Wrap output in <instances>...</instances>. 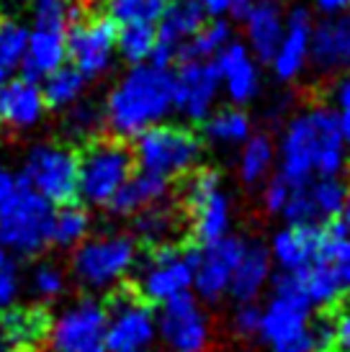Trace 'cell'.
Returning <instances> with one entry per match:
<instances>
[{"mask_svg": "<svg viewBox=\"0 0 350 352\" xmlns=\"http://www.w3.org/2000/svg\"><path fill=\"white\" fill-rule=\"evenodd\" d=\"M276 160L281 165L278 175L291 186H302L317 177H340L348 162V147L338 111L311 106L289 118Z\"/></svg>", "mask_w": 350, "mask_h": 352, "instance_id": "obj_1", "label": "cell"}, {"mask_svg": "<svg viewBox=\"0 0 350 352\" xmlns=\"http://www.w3.org/2000/svg\"><path fill=\"white\" fill-rule=\"evenodd\" d=\"M173 113V72L152 62L129 67L108 90L103 103V121L114 137H142L150 129L165 124Z\"/></svg>", "mask_w": 350, "mask_h": 352, "instance_id": "obj_2", "label": "cell"}, {"mask_svg": "<svg viewBox=\"0 0 350 352\" xmlns=\"http://www.w3.org/2000/svg\"><path fill=\"white\" fill-rule=\"evenodd\" d=\"M258 337L271 352H330L332 322L314 319L296 275L281 273L268 306L260 309Z\"/></svg>", "mask_w": 350, "mask_h": 352, "instance_id": "obj_3", "label": "cell"}, {"mask_svg": "<svg viewBox=\"0 0 350 352\" xmlns=\"http://www.w3.org/2000/svg\"><path fill=\"white\" fill-rule=\"evenodd\" d=\"M139 263V245L134 236L121 232L88 236L83 245L72 250L70 273L83 291L103 294L124 283L136 270Z\"/></svg>", "mask_w": 350, "mask_h": 352, "instance_id": "obj_4", "label": "cell"}, {"mask_svg": "<svg viewBox=\"0 0 350 352\" xmlns=\"http://www.w3.org/2000/svg\"><path fill=\"white\" fill-rule=\"evenodd\" d=\"M132 175V147L116 137H96L78 155V196L83 198L85 208H108Z\"/></svg>", "mask_w": 350, "mask_h": 352, "instance_id": "obj_5", "label": "cell"}, {"mask_svg": "<svg viewBox=\"0 0 350 352\" xmlns=\"http://www.w3.org/2000/svg\"><path fill=\"white\" fill-rule=\"evenodd\" d=\"M54 206L26 186H16L0 201V250L19 257H37L49 247Z\"/></svg>", "mask_w": 350, "mask_h": 352, "instance_id": "obj_6", "label": "cell"}, {"mask_svg": "<svg viewBox=\"0 0 350 352\" xmlns=\"http://www.w3.org/2000/svg\"><path fill=\"white\" fill-rule=\"evenodd\" d=\"M296 280L311 309H332L350 294V234L345 226L330 224L322 229L317 254Z\"/></svg>", "mask_w": 350, "mask_h": 352, "instance_id": "obj_7", "label": "cell"}, {"mask_svg": "<svg viewBox=\"0 0 350 352\" xmlns=\"http://www.w3.org/2000/svg\"><path fill=\"white\" fill-rule=\"evenodd\" d=\"M204 144L191 129L178 124H160L134 139V165L139 173H150L163 180L191 175L201 162Z\"/></svg>", "mask_w": 350, "mask_h": 352, "instance_id": "obj_8", "label": "cell"}, {"mask_svg": "<svg viewBox=\"0 0 350 352\" xmlns=\"http://www.w3.org/2000/svg\"><path fill=\"white\" fill-rule=\"evenodd\" d=\"M19 183L49 206H68L78 196V152L62 142H41L26 152Z\"/></svg>", "mask_w": 350, "mask_h": 352, "instance_id": "obj_9", "label": "cell"}, {"mask_svg": "<svg viewBox=\"0 0 350 352\" xmlns=\"http://www.w3.org/2000/svg\"><path fill=\"white\" fill-rule=\"evenodd\" d=\"M75 16L78 10L72 6H39L34 10L21 78L44 82L52 72L68 65V31L70 23L78 21Z\"/></svg>", "mask_w": 350, "mask_h": 352, "instance_id": "obj_10", "label": "cell"}, {"mask_svg": "<svg viewBox=\"0 0 350 352\" xmlns=\"http://www.w3.org/2000/svg\"><path fill=\"white\" fill-rule=\"evenodd\" d=\"M194 291V252L178 245L152 247L136 263V296L145 303H165Z\"/></svg>", "mask_w": 350, "mask_h": 352, "instance_id": "obj_11", "label": "cell"}, {"mask_svg": "<svg viewBox=\"0 0 350 352\" xmlns=\"http://www.w3.org/2000/svg\"><path fill=\"white\" fill-rule=\"evenodd\" d=\"M108 311L98 298H78L49 319L44 334L47 352H108Z\"/></svg>", "mask_w": 350, "mask_h": 352, "instance_id": "obj_12", "label": "cell"}, {"mask_svg": "<svg viewBox=\"0 0 350 352\" xmlns=\"http://www.w3.org/2000/svg\"><path fill=\"white\" fill-rule=\"evenodd\" d=\"M155 322L157 340L167 352H209L212 347V316L191 294L160 306Z\"/></svg>", "mask_w": 350, "mask_h": 352, "instance_id": "obj_13", "label": "cell"}, {"mask_svg": "<svg viewBox=\"0 0 350 352\" xmlns=\"http://www.w3.org/2000/svg\"><path fill=\"white\" fill-rule=\"evenodd\" d=\"M116 26L108 16H88L68 31V59L83 78H103L116 59Z\"/></svg>", "mask_w": 350, "mask_h": 352, "instance_id": "obj_14", "label": "cell"}, {"mask_svg": "<svg viewBox=\"0 0 350 352\" xmlns=\"http://www.w3.org/2000/svg\"><path fill=\"white\" fill-rule=\"evenodd\" d=\"M222 80L214 62L183 59L173 72V111L191 124H204L216 111Z\"/></svg>", "mask_w": 350, "mask_h": 352, "instance_id": "obj_15", "label": "cell"}, {"mask_svg": "<svg viewBox=\"0 0 350 352\" xmlns=\"http://www.w3.org/2000/svg\"><path fill=\"white\" fill-rule=\"evenodd\" d=\"M108 352H147L157 340L155 311L136 294H119L106 306Z\"/></svg>", "mask_w": 350, "mask_h": 352, "instance_id": "obj_16", "label": "cell"}, {"mask_svg": "<svg viewBox=\"0 0 350 352\" xmlns=\"http://www.w3.org/2000/svg\"><path fill=\"white\" fill-rule=\"evenodd\" d=\"M350 190L340 177H317L291 188L283 219L294 226H320L342 214Z\"/></svg>", "mask_w": 350, "mask_h": 352, "instance_id": "obj_17", "label": "cell"}, {"mask_svg": "<svg viewBox=\"0 0 350 352\" xmlns=\"http://www.w3.org/2000/svg\"><path fill=\"white\" fill-rule=\"evenodd\" d=\"M245 242L227 236L214 245H204L194 252V291L206 303H216L229 296L234 267L240 263Z\"/></svg>", "mask_w": 350, "mask_h": 352, "instance_id": "obj_18", "label": "cell"}, {"mask_svg": "<svg viewBox=\"0 0 350 352\" xmlns=\"http://www.w3.org/2000/svg\"><path fill=\"white\" fill-rule=\"evenodd\" d=\"M206 13L196 0H170L155 26L157 47L152 54V65L167 67L173 59L183 57L185 47L204 29Z\"/></svg>", "mask_w": 350, "mask_h": 352, "instance_id": "obj_19", "label": "cell"}, {"mask_svg": "<svg viewBox=\"0 0 350 352\" xmlns=\"http://www.w3.org/2000/svg\"><path fill=\"white\" fill-rule=\"evenodd\" d=\"M219 80H222V93L227 96L229 106L243 108L253 103L260 96L262 88V75H260V62L250 54V50L232 41L227 50L214 59Z\"/></svg>", "mask_w": 350, "mask_h": 352, "instance_id": "obj_20", "label": "cell"}, {"mask_svg": "<svg viewBox=\"0 0 350 352\" xmlns=\"http://www.w3.org/2000/svg\"><path fill=\"white\" fill-rule=\"evenodd\" d=\"M309 62L320 75L350 72V16H330L314 23Z\"/></svg>", "mask_w": 350, "mask_h": 352, "instance_id": "obj_21", "label": "cell"}, {"mask_svg": "<svg viewBox=\"0 0 350 352\" xmlns=\"http://www.w3.org/2000/svg\"><path fill=\"white\" fill-rule=\"evenodd\" d=\"M311 16L307 8H294L286 13V29H283L281 44L271 59V69L276 80L294 82L309 65V47H311Z\"/></svg>", "mask_w": 350, "mask_h": 352, "instance_id": "obj_22", "label": "cell"}, {"mask_svg": "<svg viewBox=\"0 0 350 352\" xmlns=\"http://www.w3.org/2000/svg\"><path fill=\"white\" fill-rule=\"evenodd\" d=\"M47 113V103L39 82L16 78L0 85V126L8 131H29L39 126Z\"/></svg>", "mask_w": 350, "mask_h": 352, "instance_id": "obj_23", "label": "cell"}, {"mask_svg": "<svg viewBox=\"0 0 350 352\" xmlns=\"http://www.w3.org/2000/svg\"><path fill=\"white\" fill-rule=\"evenodd\" d=\"M322 239V226H294L286 224L273 234L268 254L271 263L281 267V273L299 275L311 265Z\"/></svg>", "mask_w": 350, "mask_h": 352, "instance_id": "obj_24", "label": "cell"}, {"mask_svg": "<svg viewBox=\"0 0 350 352\" xmlns=\"http://www.w3.org/2000/svg\"><path fill=\"white\" fill-rule=\"evenodd\" d=\"M245 39H247V50L258 62L271 65L273 54L278 50L286 29V10H283L281 0H258L253 13L245 19Z\"/></svg>", "mask_w": 350, "mask_h": 352, "instance_id": "obj_25", "label": "cell"}, {"mask_svg": "<svg viewBox=\"0 0 350 352\" xmlns=\"http://www.w3.org/2000/svg\"><path fill=\"white\" fill-rule=\"evenodd\" d=\"M273 263L268 247L260 242H245L243 257L234 267L229 296L237 303H255L265 294V288L271 283Z\"/></svg>", "mask_w": 350, "mask_h": 352, "instance_id": "obj_26", "label": "cell"}, {"mask_svg": "<svg viewBox=\"0 0 350 352\" xmlns=\"http://www.w3.org/2000/svg\"><path fill=\"white\" fill-rule=\"evenodd\" d=\"M185 208L191 216V232L201 247L232 236V201L224 190H216L201 201H194Z\"/></svg>", "mask_w": 350, "mask_h": 352, "instance_id": "obj_27", "label": "cell"}, {"mask_svg": "<svg viewBox=\"0 0 350 352\" xmlns=\"http://www.w3.org/2000/svg\"><path fill=\"white\" fill-rule=\"evenodd\" d=\"M170 196V183L163 177H155L150 173H134L129 183L116 193V198L108 204V211L114 216H132L142 214L152 206L163 204Z\"/></svg>", "mask_w": 350, "mask_h": 352, "instance_id": "obj_28", "label": "cell"}, {"mask_svg": "<svg viewBox=\"0 0 350 352\" xmlns=\"http://www.w3.org/2000/svg\"><path fill=\"white\" fill-rule=\"evenodd\" d=\"M47 314L41 309H19L13 306L0 319V340L6 347H16L19 352H29L44 342L47 334Z\"/></svg>", "mask_w": 350, "mask_h": 352, "instance_id": "obj_29", "label": "cell"}, {"mask_svg": "<svg viewBox=\"0 0 350 352\" xmlns=\"http://www.w3.org/2000/svg\"><path fill=\"white\" fill-rule=\"evenodd\" d=\"M204 137L212 147L219 149L243 147L245 142L253 137V121L237 106L216 108L204 121Z\"/></svg>", "mask_w": 350, "mask_h": 352, "instance_id": "obj_30", "label": "cell"}, {"mask_svg": "<svg viewBox=\"0 0 350 352\" xmlns=\"http://www.w3.org/2000/svg\"><path fill=\"white\" fill-rule=\"evenodd\" d=\"M276 165V147L268 134H253V137L240 147L237 157V175L247 188L262 186L273 173Z\"/></svg>", "mask_w": 350, "mask_h": 352, "instance_id": "obj_31", "label": "cell"}, {"mask_svg": "<svg viewBox=\"0 0 350 352\" xmlns=\"http://www.w3.org/2000/svg\"><path fill=\"white\" fill-rule=\"evenodd\" d=\"M90 229H93V219H90V211L85 206H59V208H54V216H52L49 245L59 247V250H75L90 236Z\"/></svg>", "mask_w": 350, "mask_h": 352, "instance_id": "obj_32", "label": "cell"}, {"mask_svg": "<svg viewBox=\"0 0 350 352\" xmlns=\"http://www.w3.org/2000/svg\"><path fill=\"white\" fill-rule=\"evenodd\" d=\"M26 41H29V26H23L19 19L10 16L0 19V85L21 75Z\"/></svg>", "mask_w": 350, "mask_h": 352, "instance_id": "obj_33", "label": "cell"}, {"mask_svg": "<svg viewBox=\"0 0 350 352\" xmlns=\"http://www.w3.org/2000/svg\"><path fill=\"white\" fill-rule=\"evenodd\" d=\"M178 226H181V216L175 211V206L167 204V201L134 216L136 239H142V242L152 247L170 245V236L178 232Z\"/></svg>", "mask_w": 350, "mask_h": 352, "instance_id": "obj_34", "label": "cell"}, {"mask_svg": "<svg viewBox=\"0 0 350 352\" xmlns=\"http://www.w3.org/2000/svg\"><path fill=\"white\" fill-rule=\"evenodd\" d=\"M85 88H88V80L75 67L65 65V67H59L57 72H52L44 80L41 96H44L47 108H52V111H68V108H72L75 103L83 100Z\"/></svg>", "mask_w": 350, "mask_h": 352, "instance_id": "obj_35", "label": "cell"}, {"mask_svg": "<svg viewBox=\"0 0 350 352\" xmlns=\"http://www.w3.org/2000/svg\"><path fill=\"white\" fill-rule=\"evenodd\" d=\"M234 29L232 23L224 19H209L204 29L194 36V41L185 47L181 59H201V62H214L229 44H232Z\"/></svg>", "mask_w": 350, "mask_h": 352, "instance_id": "obj_36", "label": "cell"}, {"mask_svg": "<svg viewBox=\"0 0 350 352\" xmlns=\"http://www.w3.org/2000/svg\"><path fill=\"white\" fill-rule=\"evenodd\" d=\"M167 0H108L106 16L114 26H157Z\"/></svg>", "mask_w": 350, "mask_h": 352, "instance_id": "obj_37", "label": "cell"}, {"mask_svg": "<svg viewBox=\"0 0 350 352\" xmlns=\"http://www.w3.org/2000/svg\"><path fill=\"white\" fill-rule=\"evenodd\" d=\"M155 47V26H121L116 31V57H121L132 67L152 62Z\"/></svg>", "mask_w": 350, "mask_h": 352, "instance_id": "obj_38", "label": "cell"}, {"mask_svg": "<svg viewBox=\"0 0 350 352\" xmlns=\"http://www.w3.org/2000/svg\"><path fill=\"white\" fill-rule=\"evenodd\" d=\"M62 126H65V134H68L70 139L93 142L98 131L106 126V121H103V108H98L96 103H90V100L83 98L80 103H75L72 108L65 111Z\"/></svg>", "mask_w": 350, "mask_h": 352, "instance_id": "obj_39", "label": "cell"}, {"mask_svg": "<svg viewBox=\"0 0 350 352\" xmlns=\"http://www.w3.org/2000/svg\"><path fill=\"white\" fill-rule=\"evenodd\" d=\"M29 291L41 303H52L68 294V275L54 263H39L29 275Z\"/></svg>", "mask_w": 350, "mask_h": 352, "instance_id": "obj_40", "label": "cell"}, {"mask_svg": "<svg viewBox=\"0 0 350 352\" xmlns=\"http://www.w3.org/2000/svg\"><path fill=\"white\" fill-rule=\"evenodd\" d=\"M21 288H23V275H21L19 260L0 250V314L10 311L16 306Z\"/></svg>", "mask_w": 350, "mask_h": 352, "instance_id": "obj_41", "label": "cell"}, {"mask_svg": "<svg viewBox=\"0 0 350 352\" xmlns=\"http://www.w3.org/2000/svg\"><path fill=\"white\" fill-rule=\"evenodd\" d=\"M291 183H286L281 175H273L268 177L265 183H262V190H260V204L262 208L273 216H281L286 204H289V196H291Z\"/></svg>", "mask_w": 350, "mask_h": 352, "instance_id": "obj_42", "label": "cell"}, {"mask_svg": "<svg viewBox=\"0 0 350 352\" xmlns=\"http://www.w3.org/2000/svg\"><path fill=\"white\" fill-rule=\"evenodd\" d=\"M232 332L240 340H253L260 332V309L255 303H240L232 314Z\"/></svg>", "mask_w": 350, "mask_h": 352, "instance_id": "obj_43", "label": "cell"}, {"mask_svg": "<svg viewBox=\"0 0 350 352\" xmlns=\"http://www.w3.org/2000/svg\"><path fill=\"white\" fill-rule=\"evenodd\" d=\"M330 352H350V303L342 306L338 316L332 319V350Z\"/></svg>", "mask_w": 350, "mask_h": 352, "instance_id": "obj_44", "label": "cell"}, {"mask_svg": "<svg viewBox=\"0 0 350 352\" xmlns=\"http://www.w3.org/2000/svg\"><path fill=\"white\" fill-rule=\"evenodd\" d=\"M332 103L338 106V113L350 108V75H342L335 82V88H332Z\"/></svg>", "mask_w": 350, "mask_h": 352, "instance_id": "obj_45", "label": "cell"}, {"mask_svg": "<svg viewBox=\"0 0 350 352\" xmlns=\"http://www.w3.org/2000/svg\"><path fill=\"white\" fill-rule=\"evenodd\" d=\"M196 3L206 13V19H222L229 13V0H196Z\"/></svg>", "mask_w": 350, "mask_h": 352, "instance_id": "obj_46", "label": "cell"}, {"mask_svg": "<svg viewBox=\"0 0 350 352\" xmlns=\"http://www.w3.org/2000/svg\"><path fill=\"white\" fill-rule=\"evenodd\" d=\"M314 6L330 19V16H342L350 8V0H314Z\"/></svg>", "mask_w": 350, "mask_h": 352, "instance_id": "obj_47", "label": "cell"}, {"mask_svg": "<svg viewBox=\"0 0 350 352\" xmlns=\"http://www.w3.org/2000/svg\"><path fill=\"white\" fill-rule=\"evenodd\" d=\"M255 3H258V0H229V16H232L234 21L245 23V19L253 13Z\"/></svg>", "mask_w": 350, "mask_h": 352, "instance_id": "obj_48", "label": "cell"}, {"mask_svg": "<svg viewBox=\"0 0 350 352\" xmlns=\"http://www.w3.org/2000/svg\"><path fill=\"white\" fill-rule=\"evenodd\" d=\"M13 186H16V177L10 175V170L3 162H0V201L8 196L10 190H13Z\"/></svg>", "mask_w": 350, "mask_h": 352, "instance_id": "obj_49", "label": "cell"}, {"mask_svg": "<svg viewBox=\"0 0 350 352\" xmlns=\"http://www.w3.org/2000/svg\"><path fill=\"white\" fill-rule=\"evenodd\" d=\"M338 118H340V131H342V139H345V147H348V155H350V108L348 111H340Z\"/></svg>", "mask_w": 350, "mask_h": 352, "instance_id": "obj_50", "label": "cell"}, {"mask_svg": "<svg viewBox=\"0 0 350 352\" xmlns=\"http://www.w3.org/2000/svg\"><path fill=\"white\" fill-rule=\"evenodd\" d=\"M26 3H31V6H75L78 0H26Z\"/></svg>", "mask_w": 350, "mask_h": 352, "instance_id": "obj_51", "label": "cell"}, {"mask_svg": "<svg viewBox=\"0 0 350 352\" xmlns=\"http://www.w3.org/2000/svg\"><path fill=\"white\" fill-rule=\"evenodd\" d=\"M340 224L345 226V232L350 234V198H348V204H345V208H342V214H340Z\"/></svg>", "mask_w": 350, "mask_h": 352, "instance_id": "obj_52", "label": "cell"}, {"mask_svg": "<svg viewBox=\"0 0 350 352\" xmlns=\"http://www.w3.org/2000/svg\"><path fill=\"white\" fill-rule=\"evenodd\" d=\"M8 350V347H6V342H3V340H0V352H6Z\"/></svg>", "mask_w": 350, "mask_h": 352, "instance_id": "obj_53", "label": "cell"}]
</instances>
